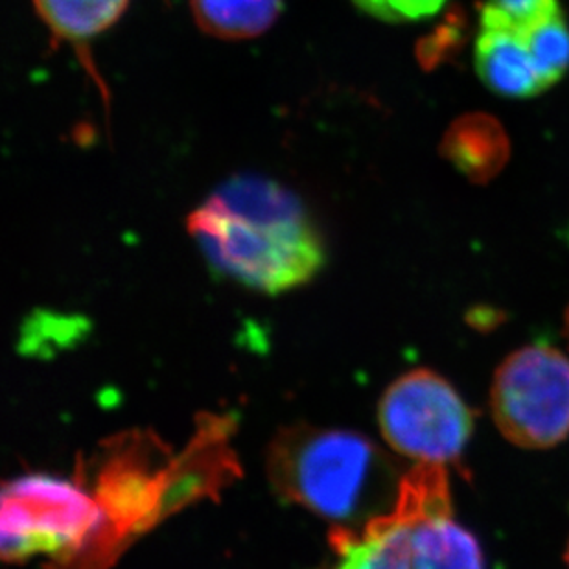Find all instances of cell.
I'll list each match as a JSON object with an SVG mask.
<instances>
[{"instance_id": "9c48e42d", "label": "cell", "mask_w": 569, "mask_h": 569, "mask_svg": "<svg viewBox=\"0 0 569 569\" xmlns=\"http://www.w3.org/2000/svg\"><path fill=\"white\" fill-rule=\"evenodd\" d=\"M441 151L446 161L468 181L485 184L509 162V134L492 114H462L446 129Z\"/></svg>"}, {"instance_id": "ac0fdd59", "label": "cell", "mask_w": 569, "mask_h": 569, "mask_svg": "<svg viewBox=\"0 0 569 569\" xmlns=\"http://www.w3.org/2000/svg\"><path fill=\"white\" fill-rule=\"evenodd\" d=\"M566 562H568V565H569V546H568V551H566Z\"/></svg>"}, {"instance_id": "7c38bea8", "label": "cell", "mask_w": 569, "mask_h": 569, "mask_svg": "<svg viewBox=\"0 0 569 569\" xmlns=\"http://www.w3.org/2000/svg\"><path fill=\"white\" fill-rule=\"evenodd\" d=\"M196 24L210 38H260L282 13V0H190Z\"/></svg>"}, {"instance_id": "2e32d148", "label": "cell", "mask_w": 569, "mask_h": 569, "mask_svg": "<svg viewBox=\"0 0 569 569\" xmlns=\"http://www.w3.org/2000/svg\"><path fill=\"white\" fill-rule=\"evenodd\" d=\"M456 41H459V24L457 22L445 24L431 38L426 39V43L419 50V58L425 61L426 67H433L437 61H441L446 50L453 47Z\"/></svg>"}, {"instance_id": "8fae6325", "label": "cell", "mask_w": 569, "mask_h": 569, "mask_svg": "<svg viewBox=\"0 0 569 569\" xmlns=\"http://www.w3.org/2000/svg\"><path fill=\"white\" fill-rule=\"evenodd\" d=\"M336 562L327 569H409L400 521L387 510L361 531L336 529L330 537Z\"/></svg>"}, {"instance_id": "4fadbf2b", "label": "cell", "mask_w": 569, "mask_h": 569, "mask_svg": "<svg viewBox=\"0 0 569 569\" xmlns=\"http://www.w3.org/2000/svg\"><path fill=\"white\" fill-rule=\"evenodd\" d=\"M560 16L559 0H487L479 13V27L529 33Z\"/></svg>"}, {"instance_id": "52a82bcc", "label": "cell", "mask_w": 569, "mask_h": 569, "mask_svg": "<svg viewBox=\"0 0 569 569\" xmlns=\"http://www.w3.org/2000/svg\"><path fill=\"white\" fill-rule=\"evenodd\" d=\"M400 521L409 569H485L478 538L451 512L450 479L442 465L417 462L389 509Z\"/></svg>"}, {"instance_id": "9a60e30c", "label": "cell", "mask_w": 569, "mask_h": 569, "mask_svg": "<svg viewBox=\"0 0 569 569\" xmlns=\"http://www.w3.org/2000/svg\"><path fill=\"white\" fill-rule=\"evenodd\" d=\"M358 10L381 22H413L436 16L446 0H352Z\"/></svg>"}, {"instance_id": "ba28073f", "label": "cell", "mask_w": 569, "mask_h": 569, "mask_svg": "<svg viewBox=\"0 0 569 569\" xmlns=\"http://www.w3.org/2000/svg\"><path fill=\"white\" fill-rule=\"evenodd\" d=\"M476 70L490 91L510 100L537 97L549 89L526 38L509 30L481 28Z\"/></svg>"}, {"instance_id": "7a4b0ae2", "label": "cell", "mask_w": 569, "mask_h": 569, "mask_svg": "<svg viewBox=\"0 0 569 569\" xmlns=\"http://www.w3.org/2000/svg\"><path fill=\"white\" fill-rule=\"evenodd\" d=\"M234 467L220 419L207 422L178 457L168 456L157 439L122 437L98 470L97 529L72 559L50 569H108L139 532L216 489Z\"/></svg>"}, {"instance_id": "3957f363", "label": "cell", "mask_w": 569, "mask_h": 569, "mask_svg": "<svg viewBox=\"0 0 569 569\" xmlns=\"http://www.w3.org/2000/svg\"><path fill=\"white\" fill-rule=\"evenodd\" d=\"M268 473L282 500L349 521L377 506L387 467L366 437L297 426L280 431L269 448Z\"/></svg>"}, {"instance_id": "5b68a950", "label": "cell", "mask_w": 569, "mask_h": 569, "mask_svg": "<svg viewBox=\"0 0 569 569\" xmlns=\"http://www.w3.org/2000/svg\"><path fill=\"white\" fill-rule=\"evenodd\" d=\"M490 409L501 436L527 450L569 437V358L549 345L507 356L490 387Z\"/></svg>"}, {"instance_id": "30bf717a", "label": "cell", "mask_w": 569, "mask_h": 569, "mask_svg": "<svg viewBox=\"0 0 569 569\" xmlns=\"http://www.w3.org/2000/svg\"><path fill=\"white\" fill-rule=\"evenodd\" d=\"M41 21L61 43L74 47L87 69L94 74V81L102 87L100 76L87 61V47L102 33L108 32L122 19L129 0H32Z\"/></svg>"}, {"instance_id": "5bb4252c", "label": "cell", "mask_w": 569, "mask_h": 569, "mask_svg": "<svg viewBox=\"0 0 569 569\" xmlns=\"http://www.w3.org/2000/svg\"><path fill=\"white\" fill-rule=\"evenodd\" d=\"M526 38L531 54L535 56L546 86L553 87L569 70V27L560 16L542 27L535 28Z\"/></svg>"}, {"instance_id": "6da1fadb", "label": "cell", "mask_w": 569, "mask_h": 569, "mask_svg": "<svg viewBox=\"0 0 569 569\" xmlns=\"http://www.w3.org/2000/svg\"><path fill=\"white\" fill-rule=\"evenodd\" d=\"M187 226L218 273L268 296L307 284L327 260L302 199L253 173L227 179L192 210Z\"/></svg>"}, {"instance_id": "277c9868", "label": "cell", "mask_w": 569, "mask_h": 569, "mask_svg": "<svg viewBox=\"0 0 569 569\" xmlns=\"http://www.w3.org/2000/svg\"><path fill=\"white\" fill-rule=\"evenodd\" d=\"M98 521L97 500L83 485L47 473L22 476L2 492V557L21 562L47 555L60 565L89 542Z\"/></svg>"}, {"instance_id": "8992f818", "label": "cell", "mask_w": 569, "mask_h": 569, "mask_svg": "<svg viewBox=\"0 0 569 569\" xmlns=\"http://www.w3.org/2000/svg\"><path fill=\"white\" fill-rule=\"evenodd\" d=\"M381 436L392 450L422 462L457 461L473 433V411L450 381L417 369L387 387L378 409Z\"/></svg>"}, {"instance_id": "e0dca14e", "label": "cell", "mask_w": 569, "mask_h": 569, "mask_svg": "<svg viewBox=\"0 0 569 569\" xmlns=\"http://www.w3.org/2000/svg\"><path fill=\"white\" fill-rule=\"evenodd\" d=\"M565 330H566V338H568V343H569V307H568V312H566Z\"/></svg>"}]
</instances>
